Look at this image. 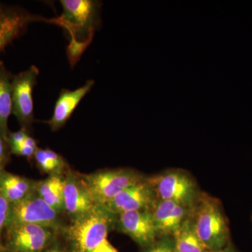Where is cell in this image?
Here are the masks:
<instances>
[{
  "mask_svg": "<svg viewBox=\"0 0 252 252\" xmlns=\"http://www.w3.org/2000/svg\"><path fill=\"white\" fill-rule=\"evenodd\" d=\"M63 13L47 18L46 23L63 28L69 36L67 55L71 66L79 61L94 39L100 18V1L95 0H61Z\"/></svg>",
  "mask_w": 252,
  "mask_h": 252,
  "instance_id": "1",
  "label": "cell"
},
{
  "mask_svg": "<svg viewBox=\"0 0 252 252\" xmlns=\"http://www.w3.org/2000/svg\"><path fill=\"white\" fill-rule=\"evenodd\" d=\"M117 215L103 205H96L89 213L65 225L61 235L68 252H92L115 228Z\"/></svg>",
  "mask_w": 252,
  "mask_h": 252,
  "instance_id": "2",
  "label": "cell"
},
{
  "mask_svg": "<svg viewBox=\"0 0 252 252\" xmlns=\"http://www.w3.org/2000/svg\"><path fill=\"white\" fill-rule=\"evenodd\" d=\"M190 218L207 251L221 250L231 243L229 223L218 199L200 192L191 207Z\"/></svg>",
  "mask_w": 252,
  "mask_h": 252,
  "instance_id": "3",
  "label": "cell"
},
{
  "mask_svg": "<svg viewBox=\"0 0 252 252\" xmlns=\"http://www.w3.org/2000/svg\"><path fill=\"white\" fill-rule=\"evenodd\" d=\"M94 203L105 205L127 187L143 180L145 176L130 168L104 169L81 174Z\"/></svg>",
  "mask_w": 252,
  "mask_h": 252,
  "instance_id": "4",
  "label": "cell"
},
{
  "mask_svg": "<svg viewBox=\"0 0 252 252\" xmlns=\"http://www.w3.org/2000/svg\"><path fill=\"white\" fill-rule=\"evenodd\" d=\"M147 180L159 200H170L192 207L200 193L196 182L185 170H167Z\"/></svg>",
  "mask_w": 252,
  "mask_h": 252,
  "instance_id": "5",
  "label": "cell"
},
{
  "mask_svg": "<svg viewBox=\"0 0 252 252\" xmlns=\"http://www.w3.org/2000/svg\"><path fill=\"white\" fill-rule=\"evenodd\" d=\"M18 224L42 225L59 230L61 233L66 225L61 219V215L36 193L19 203L11 205L6 228Z\"/></svg>",
  "mask_w": 252,
  "mask_h": 252,
  "instance_id": "6",
  "label": "cell"
},
{
  "mask_svg": "<svg viewBox=\"0 0 252 252\" xmlns=\"http://www.w3.org/2000/svg\"><path fill=\"white\" fill-rule=\"evenodd\" d=\"M61 235L59 230L42 225H14L5 229L4 248L14 252H42Z\"/></svg>",
  "mask_w": 252,
  "mask_h": 252,
  "instance_id": "7",
  "label": "cell"
},
{
  "mask_svg": "<svg viewBox=\"0 0 252 252\" xmlns=\"http://www.w3.org/2000/svg\"><path fill=\"white\" fill-rule=\"evenodd\" d=\"M39 74V69L31 65L26 70L14 75L12 79L13 114L21 127L30 132L34 122L33 92Z\"/></svg>",
  "mask_w": 252,
  "mask_h": 252,
  "instance_id": "8",
  "label": "cell"
},
{
  "mask_svg": "<svg viewBox=\"0 0 252 252\" xmlns=\"http://www.w3.org/2000/svg\"><path fill=\"white\" fill-rule=\"evenodd\" d=\"M40 15L18 6L0 2V53L20 36L31 24L44 22Z\"/></svg>",
  "mask_w": 252,
  "mask_h": 252,
  "instance_id": "9",
  "label": "cell"
},
{
  "mask_svg": "<svg viewBox=\"0 0 252 252\" xmlns=\"http://www.w3.org/2000/svg\"><path fill=\"white\" fill-rule=\"evenodd\" d=\"M92 195L79 172L67 170L64 175V214L71 220H77L95 207Z\"/></svg>",
  "mask_w": 252,
  "mask_h": 252,
  "instance_id": "10",
  "label": "cell"
},
{
  "mask_svg": "<svg viewBox=\"0 0 252 252\" xmlns=\"http://www.w3.org/2000/svg\"><path fill=\"white\" fill-rule=\"evenodd\" d=\"M157 200L153 189L145 177L103 206L117 216L125 212L151 210Z\"/></svg>",
  "mask_w": 252,
  "mask_h": 252,
  "instance_id": "11",
  "label": "cell"
},
{
  "mask_svg": "<svg viewBox=\"0 0 252 252\" xmlns=\"http://www.w3.org/2000/svg\"><path fill=\"white\" fill-rule=\"evenodd\" d=\"M114 229L130 237L142 248L152 245L158 239L150 210L125 212L117 215Z\"/></svg>",
  "mask_w": 252,
  "mask_h": 252,
  "instance_id": "12",
  "label": "cell"
},
{
  "mask_svg": "<svg viewBox=\"0 0 252 252\" xmlns=\"http://www.w3.org/2000/svg\"><path fill=\"white\" fill-rule=\"evenodd\" d=\"M150 211L159 238L173 236L190 216L191 207L170 200H157Z\"/></svg>",
  "mask_w": 252,
  "mask_h": 252,
  "instance_id": "13",
  "label": "cell"
},
{
  "mask_svg": "<svg viewBox=\"0 0 252 252\" xmlns=\"http://www.w3.org/2000/svg\"><path fill=\"white\" fill-rule=\"evenodd\" d=\"M94 85V80H88L86 84L75 90L63 89L55 104L52 117L46 121L53 132L62 128L72 117L81 101L89 94Z\"/></svg>",
  "mask_w": 252,
  "mask_h": 252,
  "instance_id": "14",
  "label": "cell"
},
{
  "mask_svg": "<svg viewBox=\"0 0 252 252\" xmlns=\"http://www.w3.org/2000/svg\"><path fill=\"white\" fill-rule=\"evenodd\" d=\"M38 181L0 170V191L11 205L19 203L36 193Z\"/></svg>",
  "mask_w": 252,
  "mask_h": 252,
  "instance_id": "15",
  "label": "cell"
},
{
  "mask_svg": "<svg viewBox=\"0 0 252 252\" xmlns=\"http://www.w3.org/2000/svg\"><path fill=\"white\" fill-rule=\"evenodd\" d=\"M64 175H49L38 181L36 193L50 207L62 215L64 207Z\"/></svg>",
  "mask_w": 252,
  "mask_h": 252,
  "instance_id": "16",
  "label": "cell"
},
{
  "mask_svg": "<svg viewBox=\"0 0 252 252\" xmlns=\"http://www.w3.org/2000/svg\"><path fill=\"white\" fill-rule=\"evenodd\" d=\"M12 73L0 61V132L7 139L8 121L13 114Z\"/></svg>",
  "mask_w": 252,
  "mask_h": 252,
  "instance_id": "17",
  "label": "cell"
},
{
  "mask_svg": "<svg viewBox=\"0 0 252 252\" xmlns=\"http://www.w3.org/2000/svg\"><path fill=\"white\" fill-rule=\"evenodd\" d=\"M33 159L39 170L49 175H64L70 169L64 158L51 149L38 148Z\"/></svg>",
  "mask_w": 252,
  "mask_h": 252,
  "instance_id": "18",
  "label": "cell"
},
{
  "mask_svg": "<svg viewBox=\"0 0 252 252\" xmlns=\"http://www.w3.org/2000/svg\"><path fill=\"white\" fill-rule=\"evenodd\" d=\"M176 252H207L194 229L190 216L172 236Z\"/></svg>",
  "mask_w": 252,
  "mask_h": 252,
  "instance_id": "19",
  "label": "cell"
},
{
  "mask_svg": "<svg viewBox=\"0 0 252 252\" xmlns=\"http://www.w3.org/2000/svg\"><path fill=\"white\" fill-rule=\"evenodd\" d=\"M11 203L0 191V250L4 248L3 238L11 212Z\"/></svg>",
  "mask_w": 252,
  "mask_h": 252,
  "instance_id": "20",
  "label": "cell"
},
{
  "mask_svg": "<svg viewBox=\"0 0 252 252\" xmlns=\"http://www.w3.org/2000/svg\"><path fill=\"white\" fill-rule=\"evenodd\" d=\"M38 148L39 147H37L36 140L30 135L22 144L11 152V154L25 157L31 160L34 158V154Z\"/></svg>",
  "mask_w": 252,
  "mask_h": 252,
  "instance_id": "21",
  "label": "cell"
},
{
  "mask_svg": "<svg viewBox=\"0 0 252 252\" xmlns=\"http://www.w3.org/2000/svg\"><path fill=\"white\" fill-rule=\"evenodd\" d=\"M141 252H176L172 237L158 238L152 245L142 248Z\"/></svg>",
  "mask_w": 252,
  "mask_h": 252,
  "instance_id": "22",
  "label": "cell"
},
{
  "mask_svg": "<svg viewBox=\"0 0 252 252\" xmlns=\"http://www.w3.org/2000/svg\"><path fill=\"white\" fill-rule=\"evenodd\" d=\"M30 135H31L30 131L24 127H21L20 130L15 132L10 131L9 133L8 134L7 141L11 153L13 150L22 144Z\"/></svg>",
  "mask_w": 252,
  "mask_h": 252,
  "instance_id": "23",
  "label": "cell"
},
{
  "mask_svg": "<svg viewBox=\"0 0 252 252\" xmlns=\"http://www.w3.org/2000/svg\"><path fill=\"white\" fill-rule=\"evenodd\" d=\"M11 151L7 139L0 132V170H5L11 159Z\"/></svg>",
  "mask_w": 252,
  "mask_h": 252,
  "instance_id": "24",
  "label": "cell"
},
{
  "mask_svg": "<svg viewBox=\"0 0 252 252\" xmlns=\"http://www.w3.org/2000/svg\"><path fill=\"white\" fill-rule=\"evenodd\" d=\"M92 252H119L117 249L109 243L108 240H105L103 243H101Z\"/></svg>",
  "mask_w": 252,
  "mask_h": 252,
  "instance_id": "25",
  "label": "cell"
},
{
  "mask_svg": "<svg viewBox=\"0 0 252 252\" xmlns=\"http://www.w3.org/2000/svg\"><path fill=\"white\" fill-rule=\"evenodd\" d=\"M42 252H68L67 250L63 248L62 244L60 243L59 239Z\"/></svg>",
  "mask_w": 252,
  "mask_h": 252,
  "instance_id": "26",
  "label": "cell"
},
{
  "mask_svg": "<svg viewBox=\"0 0 252 252\" xmlns=\"http://www.w3.org/2000/svg\"><path fill=\"white\" fill-rule=\"evenodd\" d=\"M207 252H239L238 250L234 248L231 243L227 245L225 248L221 249V250H215V251H208Z\"/></svg>",
  "mask_w": 252,
  "mask_h": 252,
  "instance_id": "27",
  "label": "cell"
},
{
  "mask_svg": "<svg viewBox=\"0 0 252 252\" xmlns=\"http://www.w3.org/2000/svg\"><path fill=\"white\" fill-rule=\"evenodd\" d=\"M0 252H14L13 251H11V250H7V249L3 248L0 250Z\"/></svg>",
  "mask_w": 252,
  "mask_h": 252,
  "instance_id": "28",
  "label": "cell"
},
{
  "mask_svg": "<svg viewBox=\"0 0 252 252\" xmlns=\"http://www.w3.org/2000/svg\"></svg>",
  "mask_w": 252,
  "mask_h": 252,
  "instance_id": "29",
  "label": "cell"
}]
</instances>
